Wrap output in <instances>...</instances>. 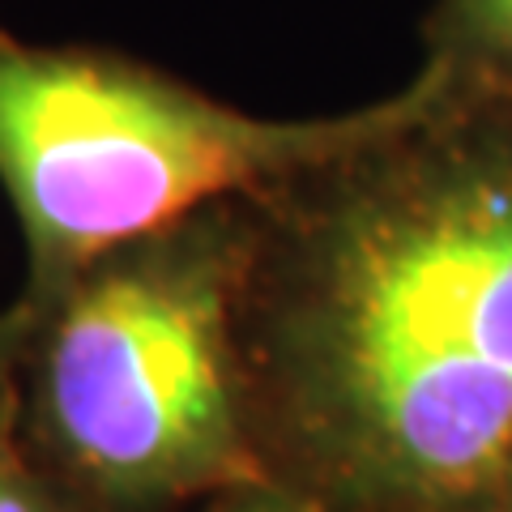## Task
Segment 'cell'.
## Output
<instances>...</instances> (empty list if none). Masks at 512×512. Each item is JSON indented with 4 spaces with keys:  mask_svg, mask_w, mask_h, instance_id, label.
<instances>
[{
    "mask_svg": "<svg viewBox=\"0 0 512 512\" xmlns=\"http://www.w3.org/2000/svg\"><path fill=\"white\" fill-rule=\"evenodd\" d=\"M244 222L265 474L329 512H483L512 448V99L419 64L376 133Z\"/></svg>",
    "mask_w": 512,
    "mask_h": 512,
    "instance_id": "1",
    "label": "cell"
},
{
    "mask_svg": "<svg viewBox=\"0 0 512 512\" xmlns=\"http://www.w3.org/2000/svg\"><path fill=\"white\" fill-rule=\"evenodd\" d=\"M483 512H512V448H508L500 474H495V487L487 495V508Z\"/></svg>",
    "mask_w": 512,
    "mask_h": 512,
    "instance_id": "8",
    "label": "cell"
},
{
    "mask_svg": "<svg viewBox=\"0 0 512 512\" xmlns=\"http://www.w3.org/2000/svg\"><path fill=\"white\" fill-rule=\"evenodd\" d=\"M397 94L342 116L265 120L107 47L0 30V184L39 295L94 256L244 201L355 146Z\"/></svg>",
    "mask_w": 512,
    "mask_h": 512,
    "instance_id": "3",
    "label": "cell"
},
{
    "mask_svg": "<svg viewBox=\"0 0 512 512\" xmlns=\"http://www.w3.org/2000/svg\"><path fill=\"white\" fill-rule=\"evenodd\" d=\"M423 69L448 90L512 99V0H436L423 22Z\"/></svg>",
    "mask_w": 512,
    "mask_h": 512,
    "instance_id": "4",
    "label": "cell"
},
{
    "mask_svg": "<svg viewBox=\"0 0 512 512\" xmlns=\"http://www.w3.org/2000/svg\"><path fill=\"white\" fill-rule=\"evenodd\" d=\"M18 350H22V308L9 303L0 312V436L13 427V410H18Z\"/></svg>",
    "mask_w": 512,
    "mask_h": 512,
    "instance_id": "7",
    "label": "cell"
},
{
    "mask_svg": "<svg viewBox=\"0 0 512 512\" xmlns=\"http://www.w3.org/2000/svg\"><path fill=\"white\" fill-rule=\"evenodd\" d=\"M188 512H329V508L316 504L312 495L278 483V478H256V483H239V487L218 491Z\"/></svg>",
    "mask_w": 512,
    "mask_h": 512,
    "instance_id": "6",
    "label": "cell"
},
{
    "mask_svg": "<svg viewBox=\"0 0 512 512\" xmlns=\"http://www.w3.org/2000/svg\"><path fill=\"white\" fill-rule=\"evenodd\" d=\"M0 512H90L69 491L56 487L18 444V431L0 436Z\"/></svg>",
    "mask_w": 512,
    "mask_h": 512,
    "instance_id": "5",
    "label": "cell"
},
{
    "mask_svg": "<svg viewBox=\"0 0 512 512\" xmlns=\"http://www.w3.org/2000/svg\"><path fill=\"white\" fill-rule=\"evenodd\" d=\"M244 235V201H222L18 295L13 431L90 512H188L269 478L239 359Z\"/></svg>",
    "mask_w": 512,
    "mask_h": 512,
    "instance_id": "2",
    "label": "cell"
}]
</instances>
